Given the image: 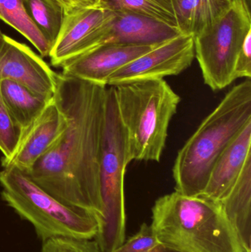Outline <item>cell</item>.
<instances>
[{
	"mask_svg": "<svg viewBox=\"0 0 251 252\" xmlns=\"http://www.w3.org/2000/svg\"><path fill=\"white\" fill-rule=\"evenodd\" d=\"M243 2V5H244L245 8L247 10L248 13L251 15V0H241Z\"/></svg>",
	"mask_w": 251,
	"mask_h": 252,
	"instance_id": "obj_27",
	"label": "cell"
},
{
	"mask_svg": "<svg viewBox=\"0 0 251 252\" xmlns=\"http://www.w3.org/2000/svg\"><path fill=\"white\" fill-rule=\"evenodd\" d=\"M66 126V119L53 98L32 125L22 133L13 157L1 166H14L26 173L53 146Z\"/></svg>",
	"mask_w": 251,
	"mask_h": 252,
	"instance_id": "obj_12",
	"label": "cell"
},
{
	"mask_svg": "<svg viewBox=\"0 0 251 252\" xmlns=\"http://www.w3.org/2000/svg\"><path fill=\"white\" fill-rule=\"evenodd\" d=\"M160 244L151 225L144 223L137 234L113 252H149Z\"/></svg>",
	"mask_w": 251,
	"mask_h": 252,
	"instance_id": "obj_23",
	"label": "cell"
},
{
	"mask_svg": "<svg viewBox=\"0 0 251 252\" xmlns=\"http://www.w3.org/2000/svg\"><path fill=\"white\" fill-rule=\"evenodd\" d=\"M149 252H178L175 251V250H172V249L169 248V247H166V246L160 245L156 247V248L153 249V250Z\"/></svg>",
	"mask_w": 251,
	"mask_h": 252,
	"instance_id": "obj_26",
	"label": "cell"
},
{
	"mask_svg": "<svg viewBox=\"0 0 251 252\" xmlns=\"http://www.w3.org/2000/svg\"><path fill=\"white\" fill-rule=\"evenodd\" d=\"M101 45H159L181 35L177 27L153 18L124 10H112Z\"/></svg>",
	"mask_w": 251,
	"mask_h": 252,
	"instance_id": "obj_13",
	"label": "cell"
},
{
	"mask_svg": "<svg viewBox=\"0 0 251 252\" xmlns=\"http://www.w3.org/2000/svg\"><path fill=\"white\" fill-rule=\"evenodd\" d=\"M112 10L133 12L177 27L171 0H100Z\"/></svg>",
	"mask_w": 251,
	"mask_h": 252,
	"instance_id": "obj_20",
	"label": "cell"
},
{
	"mask_svg": "<svg viewBox=\"0 0 251 252\" xmlns=\"http://www.w3.org/2000/svg\"><path fill=\"white\" fill-rule=\"evenodd\" d=\"M219 202L242 244L251 252V157L229 193Z\"/></svg>",
	"mask_w": 251,
	"mask_h": 252,
	"instance_id": "obj_15",
	"label": "cell"
},
{
	"mask_svg": "<svg viewBox=\"0 0 251 252\" xmlns=\"http://www.w3.org/2000/svg\"><path fill=\"white\" fill-rule=\"evenodd\" d=\"M58 4L63 9L64 14H69L84 7H91L100 4V0H50Z\"/></svg>",
	"mask_w": 251,
	"mask_h": 252,
	"instance_id": "obj_25",
	"label": "cell"
},
{
	"mask_svg": "<svg viewBox=\"0 0 251 252\" xmlns=\"http://www.w3.org/2000/svg\"><path fill=\"white\" fill-rule=\"evenodd\" d=\"M22 130L16 125L0 97V151L1 164L11 158L22 137Z\"/></svg>",
	"mask_w": 251,
	"mask_h": 252,
	"instance_id": "obj_21",
	"label": "cell"
},
{
	"mask_svg": "<svg viewBox=\"0 0 251 252\" xmlns=\"http://www.w3.org/2000/svg\"><path fill=\"white\" fill-rule=\"evenodd\" d=\"M0 19L25 37L42 57L50 56L52 45L31 19L26 0H0Z\"/></svg>",
	"mask_w": 251,
	"mask_h": 252,
	"instance_id": "obj_18",
	"label": "cell"
},
{
	"mask_svg": "<svg viewBox=\"0 0 251 252\" xmlns=\"http://www.w3.org/2000/svg\"><path fill=\"white\" fill-rule=\"evenodd\" d=\"M251 31L248 32L243 45L237 55L234 66V80L251 78Z\"/></svg>",
	"mask_w": 251,
	"mask_h": 252,
	"instance_id": "obj_24",
	"label": "cell"
},
{
	"mask_svg": "<svg viewBox=\"0 0 251 252\" xmlns=\"http://www.w3.org/2000/svg\"><path fill=\"white\" fill-rule=\"evenodd\" d=\"M181 34L196 36L218 20L232 0H171Z\"/></svg>",
	"mask_w": 251,
	"mask_h": 252,
	"instance_id": "obj_16",
	"label": "cell"
},
{
	"mask_svg": "<svg viewBox=\"0 0 251 252\" xmlns=\"http://www.w3.org/2000/svg\"><path fill=\"white\" fill-rule=\"evenodd\" d=\"M107 86L57 74L53 98L66 126L48 151L25 173L63 204L101 220L100 157Z\"/></svg>",
	"mask_w": 251,
	"mask_h": 252,
	"instance_id": "obj_1",
	"label": "cell"
},
{
	"mask_svg": "<svg viewBox=\"0 0 251 252\" xmlns=\"http://www.w3.org/2000/svg\"><path fill=\"white\" fill-rule=\"evenodd\" d=\"M1 198L33 226L41 241L54 237L93 240L100 227L95 215L60 202L14 166L0 171Z\"/></svg>",
	"mask_w": 251,
	"mask_h": 252,
	"instance_id": "obj_5",
	"label": "cell"
},
{
	"mask_svg": "<svg viewBox=\"0 0 251 252\" xmlns=\"http://www.w3.org/2000/svg\"><path fill=\"white\" fill-rule=\"evenodd\" d=\"M4 34L2 33L1 29H0V45H1V42H2L3 37H4Z\"/></svg>",
	"mask_w": 251,
	"mask_h": 252,
	"instance_id": "obj_28",
	"label": "cell"
},
{
	"mask_svg": "<svg viewBox=\"0 0 251 252\" xmlns=\"http://www.w3.org/2000/svg\"><path fill=\"white\" fill-rule=\"evenodd\" d=\"M195 57L194 36L181 34L120 68L109 78L107 86L178 75L191 66Z\"/></svg>",
	"mask_w": 251,
	"mask_h": 252,
	"instance_id": "obj_8",
	"label": "cell"
},
{
	"mask_svg": "<svg viewBox=\"0 0 251 252\" xmlns=\"http://www.w3.org/2000/svg\"><path fill=\"white\" fill-rule=\"evenodd\" d=\"M41 252H100L95 240L54 237L42 242Z\"/></svg>",
	"mask_w": 251,
	"mask_h": 252,
	"instance_id": "obj_22",
	"label": "cell"
},
{
	"mask_svg": "<svg viewBox=\"0 0 251 252\" xmlns=\"http://www.w3.org/2000/svg\"><path fill=\"white\" fill-rule=\"evenodd\" d=\"M152 227L162 245L178 252H250L219 201L175 192L152 207Z\"/></svg>",
	"mask_w": 251,
	"mask_h": 252,
	"instance_id": "obj_2",
	"label": "cell"
},
{
	"mask_svg": "<svg viewBox=\"0 0 251 252\" xmlns=\"http://www.w3.org/2000/svg\"><path fill=\"white\" fill-rule=\"evenodd\" d=\"M113 11L101 3L64 15L58 36L49 57L54 66L100 47Z\"/></svg>",
	"mask_w": 251,
	"mask_h": 252,
	"instance_id": "obj_9",
	"label": "cell"
},
{
	"mask_svg": "<svg viewBox=\"0 0 251 252\" xmlns=\"http://www.w3.org/2000/svg\"><path fill=\"white\" fill-rule=\"evenodd\" d=\"M251 121V81L233 87L178 151L172 168L176 192L200 196L220 156Z\"/></svg>",
	"mask_w": 251,
	"mask_h": 252,
	"instance_id": "obj_3",
	"label": "cell"
},
{
	"mask_svg": "<svg viewBox=\"0 0 251 252\" xmlns=\"http://www.w3.org/2000/svg\"><path fill=\"white\" fill-rule=\"evenodd\" d=\"M114 90L132 161H160L181 97L164 79L126 83Z\"/></svg>",
	"mask_w": 251,
	"mask_h": 252,
	"instance_id": "obj_4",
	"label": "cell"
},
{
	"mask_svg": "<svg viewBox=\"0 0 251 252\" xmlns=\"http://www.w3.org/2000/svg\"><path fill=\"white\" fill-rule=\"evenodd\" d=\"M251 121L234 138L215 162L201 196L221 201L238 180L251 157Z\"/></svg>",
	"mask_w": 251,
	"mask_h": 252,
	"instance_id": "obj_14",
	"label": "cell"
},
{
	"mask_svg": "<svg viewBox=\"0 0 251 252\" xmlns=\"http://www.w3.org/2000/svg\"><path fill=\"white\" fill-rule=\"evenodd\" d=\"M31 19L53 47L63 24V9L50 0H26Z\"/></svg>",
	"mask_w": 251,
	"mask_h": 252,
	"instance_id": "obj_19",
	"label": "cell"
},
{
	"mask_svg": "<svg viewBox=\"0 0 251 252\" xmlns=\"http://www.w3.org/2000/svg\"><path fill=\"white\" fill-rule=\"evenodd\" d=\"M0 97L22 133L32 125L53 98L40 95L10 80L0 81Z\"/></svg>",
	"mask_w": 251,
	"mask_h": 252,
	"instance_id": "obj_17",
	"label": "cell"
},
{
	"mask_svg": "<svg viewBox=\"0 0 251 252\" xmlns=\"http://www.w3.org/2000/svg\"><path fill=\"white\" fill-rule=\"evenodd\" d=\"M57 74L26 44L4 35L0 45V81L10 80L53 98Z\"/></svg>",
	"mask_w": 251,
	"mask_h": 252,
	"instance_id": "obj_10",
	"label": "cell"
},
{
	"mask_svg": "<svg viewBox=\"0 0 251 252\" xmlns=\"http://www.w3.org/2000/svg\"><path fill=\"white\" fill-rule=\"evenodd\" d=\"M131 161L114 87H107L100 170L103 210L98 233L94 238L100 252H114L125 241L124 179L127 166Z\"/></svg>",
	"mask_w": 251,
	"mask_h": 252,
	"instance_id": "obj_6",
	"label": "cell"
},
{
	"mask_svg": "<svg viewBox=\"0 0 251 252\" xmlns=\"http://www.w3.org/2000/svg\"><path fill=\"white\" fill-rule=\"evenodd\" d=\"M251 31V15L241 0H232L225 13L194 37L195 56L204 83L219 91L235 81L237 55L248 32Z\"/></svg>",
	"mask_w": 251,
	"mask_h": 252,
	"instance_id": "obj_7",
	"label": "cell"
},
{
	"mask_svg": "<svg viewBox=\"0 0 251 252\" xmlns=\"http://www.w3.org/2000/svg\"><path fill=\"white\" fill-rule=\"evenodd\" d=\"M156 46L104 44L67 61L60 67L63 75L107 86L115 72Z\"/></svg>",
	"mask_w": 251,
	"mask_h": 252,
	"instance_id": "obj_11",
	"label": "cell"
}]
</instances>
